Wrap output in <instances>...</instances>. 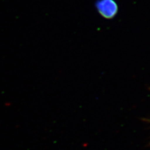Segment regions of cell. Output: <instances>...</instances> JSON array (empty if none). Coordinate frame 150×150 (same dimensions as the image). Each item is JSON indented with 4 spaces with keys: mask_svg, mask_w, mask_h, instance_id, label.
Masks as SVG:
<instances>
[{
    "mask_svg": "<svg viewBox=\"0 0 150 150\" xmlns=\"http://www.w3.org/2000/svg\"><path fill=\"white\" fill-rule=\"evenodd\" d=\"M95 8L99 16L106 20H112L117 16L119 7L115 0H97Z\"/></svg>",
    "mask_w": 150,
    "mask_h": 150,
    "instance_id": "obj_1",
    "label": "cell"
},
{
    "mask_svg": "<svg viewBox=\"0 0 150 150\" xmlns=\"http://www.w3.org/2000/svg\"><path fill=\"white\" fill-rule=\"evenodd\" d=\"M145 120V121H147V122H150V120H147V119H145V120Z\"/></svg>",
    "mask_w": 150,
    "mask_h": 150,
    "instance_id": "obj_2",
    "label": "cell"
},
{
    "mask_svg": "<svg viewBox=\"0 0 150 150\" xmlns=\"http://www.w3.org/2000/svg\"><path fill=\"white\" fill-rule=\"evenodd\" d=\"M149 89H150V88H149Z\"/></svg>",
    "mask_w": 150,
    "mask_h": 150,
    "instance_id": "obj_3",
    "label": "cell"
}]
</instances>
